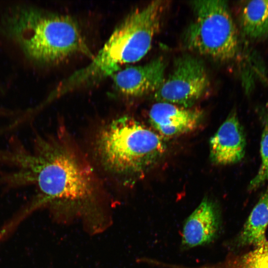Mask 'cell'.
Wrapping results in <instances>:
<instances>
[{
	"label": "cell",
	"instance_id": "obj_1",
	"mask_svg": "<svg viewBox=\"0 0 268 268\" xmlns=\"http://www.w3.org/2000/svg\"><path fill=\"white\" fill-rule=\"evenodd\" d=\"M0 149V163L15 168L0 173V186L36 187V194L16 215L22 220L47 207L56 216L62 212L87 213L99 207L101 188L95 171L64 131L36 134L32 150L16 139Z\"/></svg>",
	"mask_w": 268,
	"mask_h": 268
},
{
	"label": "cell",
	"instance_id": "obj_2",
	"mask_svg": "<svg viewBox=\"0 0 268 268\" xmlns=\"http://www.w3.org/2000/svg\"><path fill=\"white\" fill-rule=\"evenodd\" d=\"M0 27L29 60L39 66L58 64L77 54L93 57L78 23L67 15L16 5L4 13Z\"/></svg>",
	"mask_w": 268,
	"mask_h": 268
},
{
	"label": "cell",
	"instance_id": "obj_3",
	"mask_svg": "<svg viewBox=\"0 0 268 268\" xmlns=\"http://www.w3.org/2000/svg\"><path fill=\"white\" fill-rule=\"evenodd\" d=\"M164 7L155 0L130 12L88 64L61 82L51 99L112 76L124 65L143 58L159 31Z\"/></svg>",
	"mask_w": 268,
	"mask_h": 268
},
{
	"label": "cell",
	"instance_id": "obj_4",
	"mask_svg": "<svg viewBox=\"0 0 268 268\" xmlns=\"http://www.w3.org/2000/svg\"><path fill=\"white\" fill-rule=\"evenodd\" d=\"M166 148L157 133L128 116L103 126L94 141L103 167L126 183L143 176L161 158Z\"/></svg>",
	"mask_w": 268,
	"mask_h": 268
},
{
	"label": "cell",
	"instance_id": "obj_5",
	"mask_svg": "<svg viewBox=\"0 0 268 268\" xmlns=\"http://www.w3.org/2000/svg\"><path fill=\"white\" fill-rule=\"evenodd\" d=\"M191 5L193 19L183 35L187 48L219 62L234 59L239 38L227 1L195 0Z\"/></svg>",
	"mask_w": 268,
	"mask_h": 268
},
{
	"label": "cell",
	"instance_id": "obj_6",
	"mask_svg": "<svg viewBox=\"0 0 268 268\" xmlns=\"http://www.w3.org/2000/svg\"><path fill=\"white\" fill-rule=\"evenodd\" d=\"M209 85L203 61L185 54L175 60L172 72L155 92L154 97L157 102L189 108L204 94Z\"/></svg>",
	"mask_w": 268,
	"mask_h": 268
},
{
	"label": "cell",
	"instance_id": "obj_7",
	"mask_svg": "<svg viewBox=\"0 0 268 268\" xmlns=\"http://www.w3.org/2000/svg\"><path fill=\"white\" fill-rule=\"evenodd\" d=\"M166 63L158 57L143 65L123 68L112 77L115 91L123 97L136 98L155 92L165 80Z\"/></svg>",
	"mask_w": 268,
	"mask_h": 268
},
{
	"label": "cell",
	"instance_id": "obj_8",
	"mask_svg": "<svg viewBox=\"0 0 268 268\" xmlns=\"http://www.w3.org/2000/svg\"><path fill=\"white\" fill-rule=\"evenodd\" d=\"M221 226L217 204L209 198H204L184 223L182 246L190 249L209 244L217 238Z\"/></svg>",
	"mask_w": 268,
	"mask_h": 268
},
{
	"label": "cell",
	"instance_id": "obj_9",
	"mask_svg": "<svg viewBox=\"0 0 268 268\" xmlns=\"http://www.w3.org/2000/svg\"><path fill=\"white\" fill-rule=\"evenodd\" d=\"M210 157L215 164L227 165L240 162L245 153V134L235 112H232L209 142Z\"/></svg>",
	"mask_w": 268,
	"mask_h": 268
},
{
	"label": "cell",
	"instance_id": "obj_10",
	"mask_svg": "<svg viewBox=\"0 0 268 268\" xmlns=\"http://www.w3.org/2000/svg\"><path fill=\"white\" fill-rule=\"evenodd\" d=\"M149 120L160 134L173 137L195 130L200 124L202 112L166 102H157L149 112Z\"/></svg>",
	"mask_w": 268,
	"mask_h": 268
},
{
	"label": "cell",
	"instance_id": "obj_11",
	"mask_svg": "<svg viewBox=\"0 0 268 268\" xmlns=\"http://www.w3.org/2000/svg\"><path fill=\"white\" fill-rule=\"evenodd\" d=\"M268 228V186L260 196L242 229L229 242L234 252H241L263 244L267 239Z\"/></svg>",
	"mask_w": 268,
	"mask_h": 268
},
{
	"label": "cell",
	"instance_id": "obj_12",
	"mask_svg": "<svg viewBox=\"0 0 268 268\" xmlns=\"http://www.w3.org/2000/svg\"><path fill=\"white\" fill-rule=\"evenodd\" d=\"M239 24L247 37L257 39L268 34V0L245 1L239 12Z\"/></svg>",
	"mask_w": 268,
	"mask_h": 268
},
{
	"label": "cell",
	"instance_id": "obj_13",
	"mask_svg": "<svg viewBox=\"0 0 268 268\" xmlns=\"http://www.w3.org/2000/svg\"><path fill=\"white\" fill-rule=\"evenodd\" d=\"M223 268H268V238L259 246L233 254Z\"/></svg>",
	"mask_w": 268,
	"mask_h": 268
},
{
	"label": "cell",
	"instance_id": "obj_14",
	"mask_svg": "<svg viewBox=\"0 0 268 268\" xmlns=\"http://www.w3.org/2000/svg\"><path fill=\"white\" fill-rule=\"evenodd\" d=\"M262 133L260 142L261 162L257 173L249 185V191H255L268 181V114L262 117Z\"/></svg>",
	"mask_w": 268,
	"mask_h": 268
},
{
	"label": "cell",
	"instance_id": "obj_15",
	"mask_svg": "<svg viewBox=\"0 0 268 268\" xmlns=\"http://www.w3.org/2000/svg\"><path fill=\"white\" fill-rule=\"evenodd\" d=\"M5 114H6V113L5 112H4L3 111L0 110V115H5Z\"/></svg>",
	"mask_w": 268,
	"mask_h": 268
},
{
	"label": "cell",
	"instance_id": "obj_16",
	"mask_svg": "<svg viewBox=\"0 0 268 268\" xmlns=\"http://www.w3.org/2000/svg\"><path fill=\"white\" fill-rule=\"evenodd\" d=\"M264 79L265 80V82H266L268 86V79H266L265 77H264Z\"/></svg>",
	"mask_w": 268,
	"mask_h": 268
}]
</instances>
